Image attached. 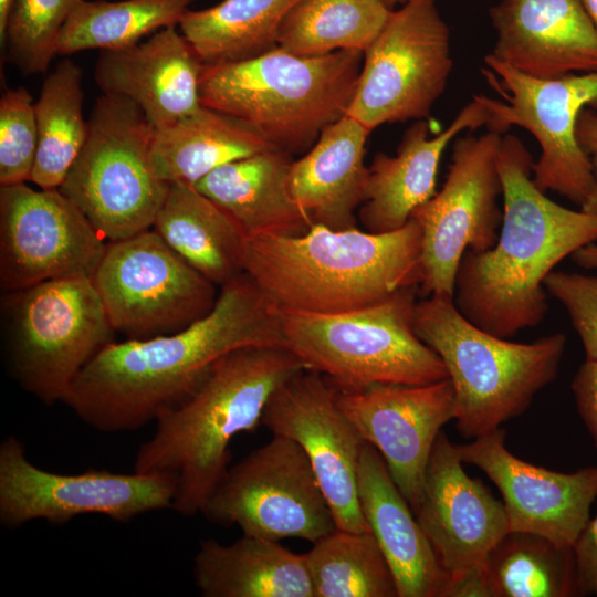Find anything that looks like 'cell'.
Returning a JSON list of instances; mask_svg holds the SVG:
<instances>
[{
	"label": "cell",
	"mask_w": 597,
	"mask_h": 597,
	"mask_svg": "<svg viewBox=\"0 0 597 597\" xmlns=\"http://www.w3.org/2000/svg\"><path fill=\"white\" fill-rule=\"evenodd\" d=\"M391 12L380 0H301L283 20L277 46L304 56L365 52Z\"/></svg>",
	"instance_id": "cell-33"
},
{
	"label": "cell",
	"mask_w": 597,
	"mask_h": 597,
	"mask_svg": "<svg viewBox=\"0 0 597 597\" xmlns=\"http://www.w3.org/2000/svg\"><path fill=\"white\" fill-rule=\"evenodd\" d=\"M196 0H80L64 23L56 53L122 50L167 27L179 24Z\"/></svg>",
	"instance_id": "cell-34"
},
{
	"label": "cell",
	"mask_w": 597,
	"mask_h": 597,
	"mask_svg": "<svg viewBox=\"0 0 597 597\" xmlns=\"http://www.w3.org/2000/svg\"><path fill=\"white\" fill-rule=\"evenodd\" d=\"M245 346L285 347L279 314L241 273L221 286L212 310L166 335L105 345L64 400L103 432L139 429L185 399L223 355Z\"/></svg>",
	"instance_id": "cell-1"
},
{
	"label": "cell",
	"mask_w": 597,
	"mask_h": 597,
	"mask_svg": "<svg viewBox=\"0 0 597 597\" xmlns=\"http://www.w3.org/2000/svg\"><path fill=\"white\" fill-rule=\"evenodd\" d=\"M580 210L587 214L597 217V179L580 205Z\"/></svg>",
	"instance_id": "cell-44"
},
{
	"label": "cell",
	"mask_w": 597,
	"mask_h": 597,
	"mask_svg": "<svg viewBox=\"0 0 597 597\" xmlns=\"http://www.w3.org/2000/svg\"><path fill=\"white\" fill-rule=\"evenodd\" d=\"M154 132L132 101L101 95L85 144L59 188L108 242L153 228L164 202L169 184L151 169Z\"/></svg>",
	"instance_id": "cell-9"
},
{
	"label": "cell",
	"mask_w": 597,
	"mask_h": 597,
	"mask_svg": "<svg viewBox=\"0 0 597 597\" xmlns=\"http://www.w3.org/2000/svg\"><path fill=\"white\" fill-rule=\"evenodd\" d=\"M488 96L474 95L451 124L429 137V124L416 121L404 134L395 156L375 155L368 167L359 220L365 231L391 232L402 228L413 210L436 193L439 164L448 144L467 130L486 126Z\"/></svg>",
	"instance_id": "cell-23"
},
{
	"label": "cell",
	"mask_w": 597,
	"mask_h": 597,
	"mask_svg": "<svg viewBox=\"0 0 597 597\" xmlns=\"http://www.w3.org/2000/svg\"><path fill=\"white\" fill-rule=\"evenodd\" d=\"M533 164L519 137L502 135L499 237L485 251L468 250L454 280L457 310L475 326L503 338L545 318L547 275L565 258L597 241V217L551 200L533 181Z\"/></svg>",
	"instance_id": "cell-2"
},
{
	"label": "cell",
	"mask_w": 597,
	"mask_h": 597,
	"mask_svg": "<svg viewBox=\"0 0 597 597\" xmlns=\"http://www.w3.org/2000/svg\"><path fill=\"white\" fill-rule=\"evenodd\" d=\"M576 137L585 154L588 156L594 175L597 179V112L585 107L578 116Z\"/></svg>",
	"instance_id": "cell-41"
},
{
	"label": "cell",
	"mask_w": 597,
	"mask_h": 597,
	"mask_svg": "<svg viewBox=\"0 0 597 597\" xmlns=\"http://www.w3.org/2000/svg\"><path fill=\"white\" fill-rule=\"evenodd\" d=\"M573 552L578 595L597 596V515L589 520Z\"/></svg>",
	"instance_id": "cell-39"
},
{
	"label": "cell",
	"mask_w": 597,
	"mask_h": 597,
	"mask_svg": "<svg viewBox=\"0 0 597 597\" xmlns=\"http://www.w3.org/2000/svg\"><path fill=\"white\" fill-rule=\"evenodd\" d=\"M35 103L23 86L0 98V186L30 181L38 149Z\"/></svg>",
	"instance_id": "cell-37"
},
{
	"label": "cell",
	"mask_w": 597,
	"mask_h": 597,
	"mask_svg": "<svg viewBox=\"0 0 597 597\" xmlns=\"http://www.w3.org/2000/svg\"><path fill=\"white\" fill-rule=\"evenodd\" d=\"M301 0H223L188 10L179 30L206 64L248 60L277 46L280 27Z\"/></svg>",
	"instance_id": "cell-30"
},
{
	"label": "cell",
	"mask_w": 597,
	"mask_h": 597,
	"mask_svg": "<svg viewBox=\"0 0 597 597\" xmlns=\"http://www.w3.org/2000/svg\"><path fill=\"white\" fill-rule=\"evenodd\" d=\"M457 444L441 430L413 512L449 578L444 597H455L479 578L493 547L510 532L502 502L462 468Z\"/></svg>",
	"instance_id": "cell-18"
},
{
	"label": "cell",
	"mask_w": 597,
	"mask_h": 597,
	"mask_svg": "<svg viewBox=\"0 0 597 597\" xmlns=\"http://www.w3.org/2000/svg\"><path fill=\"white\" fill-rule=\"evenodd\" d=\"M505 436L498 428L457 444L462 463L475 465L496 485L510 531L537 534L574 548L597 498V467L563 473L534 465L506 449Z\"/></svg>",
	"instance_id": "cell-20"
},
{
	"label": "cell",
	"mask_w": 597,
	"mask_h": 597,
	"mask_svg": "<svg viewBox=\"0 0 597 597\" xmlns=\"http://www.w3.org/2000/svg\"><path fill=\"white\" fill-rule=\"evenodd\" d=\"M78 1L14 0L4 41L11 62L25 74L44 73L57 54V38Z\"/></svg>",
	"instance_id": "cell-36"
},
{
	"label": "cell",
	"mask_w": 597,
	"mask_h": 597,
	"mask_svg": "<svg viewBox=\"0 0 597 597\" xmlns=\"http://www.w3.org/2000/svg\"><path fill=\"white\" fill-rule=\"evenodd\" d=\"M201 513L212 523L237 525L243 535L275 542L315 543L337 528L306 454L281 436L229 467Z\"/></svg>",
	"instance_id": "cell-12"
},
{
	"label": "cell",
	"mask_w": 597,
	"mask_h": 597,
	"mask_svg": "<svg viewBox=\"0 0 597 597\" xmlns=\"http://www.w3.org/2000/svg\"><path fill=\"white\" fill-rule=\"evenodd\" d=\"M14 0H0V43L4 45L8 22Z\"/></svg>",
	"instance_id": "cell-43"
},
{
	"label": "cell",
	"mask_w": 597,
	"mask_h": 597,
	"mask_svg": "<svg viewBox=\"0 0 597 597\" xmlns=\"http://www.w3.org/2000/svg\"><path fill=\"white\" fill-rule=\"evenodd\" d=\"M570 258L578 266L583 269H597V244H587L578 249L570 255Z\"/></svg>",
	"instance_id": "cell-42"
},
{
	"label": "cell",
	"mask_w": 597,
	"mask_h": 597,
	"mask_svg": "<svg viewBox=\"0 0 597 597\" xmlns=\"http://www.w3.org/2000/svg\"><path fill=\"white\" fill-rule=\"evenodd\" d=\"M107 247L85 214L59 189L0 186V287L92 277Z\"/></svg>",
	"instance_id": "cell-16"
},
{
	"label": "cell",
	"mask_w": 597,
	"mask_h": 597,
	"mask_svg": "<svg viewBox=\"0 0 597 597\" xmlns=\"http://www.w3.org/2000/svg\"><path fill=\"white\" fill-rule=\"evenodd\" d=\"M153 229L214 285L222 286L243 273L247 233L228 212L193 185L169 184Z\"/></svg>",
	"instance_id": "cell-28"
},
{
	"label": "cell",
	"mask_w": 597,
	"mask_h": 597,
	"mask_svg": "<svg viewBox=\"0 0 597 597\" xmlns=\"http://www.w3.org/2000/svg\"><path fill=\"white\" fill-rule=\"evenodd\" d=\"M502 135L488 130L457 138L441 190L410 217L421 230L419 290L425 297H453L463 254L485 251L498 240L503 218L498 166Z\"/></svg>",
	"instance_id": "cell-14"
},
{
	"label": "cell",
	"mask_w": 597,
	"mask_h": 597,
	"mask_svg": "<svg viewBox=\"0 0 597 597\" xmlns=\"http://www.w3.org/2000/svg\"><path fill=\"white\" fill-rule=\"evenodd\" d=\"M92 281L113 329L130 339L178 332L206 316L218 296L153 228L107 242Z\"/></svg>",
	"instance_id": "cell-13"
},
{
	"label": "cell",
	"mask_w": 597,
	"mask_h": 597,
	"mask_svg": "<svg viewBox=\"0 0 597 597\" xmlns=\"http://www.w3.org/2000/svg\"><path fill=\"white\" fill-rule=\"evenodd\" d=\"M452 67L450 30L436 0H408L365 50L346 115L370 132L386 123L425 119Z\"/></svg>",
	"instance_id": "cell-10"
},
{
	"label": "cell",
	"mask_w": 597,
	"mask_h": 597,
	"mask_svg": "<svg viewBox=\"0 0 597 597\" xmlns=\"http://www.w3.org/2000/svg\"><path fill=\"white\" fill-rule=\"evenodd\" d=\"M483 597L578 596L573 548L546 537L510 531L481 570Z\"/></svg>",
	"instance_id": "cell-31"
},
{
	"label": "cell",
	"mask_w": 597,
	"mask_h": 597,
	"mask_svg": "<svg viewBox=\"0 0 597 597\" xmlns=\"http://www.w3.org/2000/svg\"><path fill=\"white\" fill-rule=\"evenodd\" d=\"M336 400L363 439L380 453L415 512L436 439L443 425L454 417L450 379L427 385L375 384L357 390L337 389Z\"/></svg>",
	"instance_id": "cell-19"
},
{
	"label": "cell",
	"mask_w": 597,
	"mask_h": 597,
	"mask_svg": "<svg viewBox=\"0 0 597 597\" xmlns=\"http://www.w3.org/2000/svg\"><path fill=\"white\" fill-rule=\"evenodd\" d=\"M383 3H385L390 9L396 4H405L408 0H380Z\"/></svg>",
	"instance_id": "cell-46"
},
{
	"label": "cell",
	"mask_w": 597,
	"mask_h": 597,
	"mask_svg": "<svg viewBox=\"0 0 597 597\" xmlns=\"http://www.w3.org/2000/svg\"><path fill=\"white\" fill-rule=\"evenodd\" d=\"M421 230L413 218L395 231L333 230L248 235L243 272L276 312L334 314L366 307L420 284Z\"/></svg>",
	"instance_id": "cell-4"
},
{
	"label": "cell",
	"mask_w": 597,
	"mask_h": 597,
	"mask_svg": "<svg viewBox=\"0 0 597 597\" xmlns=\"http://www.w3.org/2000/svg\"><path fill=\"white\" fill-rule=\"evenodd\" d=\"M580 2L597 29V0H580Z\"/></svg>",
	"instance_id": "cell-45"
},
{
	"label": "cell",
	"mask_w": 597,
	"mask_h": 597,
	"mask_svg": "<svg viewBox=\"0 0 597 597\" xmlns=\"http://www.w3.org/2000/svg\"><path fill=\"white\" fill-rule=\"evenodd\" d=\"M285 347L245 346L220 357L198 386L163 411L137 450L134 471L171 478V509L201 513L229 469L231 440L261 425L264 407L284 381L304 370Z\"/></svg>",
	"instance_id": "cell-3"
},
{
	"label": "cell",
	"mask_w": 597,
	"mask_h": 597,
	"mask_svg": "<svg viewBox=\"0 0 597 597\" xmlns=\"http://www.w3.org/2000/svg\"><path fill=\"white\" fill-rule=\"evenodd\" d=\"M4 349L14 380L45 405L64 402L114 329L92 277L45 281L4 293Z\"/></svg>",
	"instance_id": "cell-8"
},
{
	"label": "cell",
	"mask_w": 597,
	"mask_h": 597,
	"mask_svg": "<svg viewBox=\"0 0 597 597\" xmlns=\"http://www.w3.org/2000/svg\"><path fill=\"white\" fill-rule=\"evenodd\" d=\"M274 148L244 122L201 105L195 113L155 129L150 165L164 182L195 185L226 164Z\"/></svg>",
	"instance_id": "cell-29"
},
{
	"label": "cell",
	"mask_w": 597,
	"mask_h": 597,
	"mask_svg": "<svg viewBox=\"0 0 597 597\" xmlns=\"http://www.w3.org/2000/svg\"><path fill=\"white\" fill-rule=\"evenodd\" d=\"M490 53L537 78L597 72V29L580 0H501L490 9Z\"/></svg>",
	"instance_id": "cell-21"
},
{
	"label": "cell",
	"mask_w": 597,
	"mask_h": 597,
	"mask_svg": "<svg viewBox=\"0 0 597 597\" xmlns=\"http://www.w3.org/2000/svg\"><path fill=\"white\" fill-rule=\"evenodd\" d=\"M304 556L314 597H398L392 573L370 532L336 528Z\"/></svg>",
	"instance_id": "cell-35"
},
{
	"label": "cell",
	"mask_w": 597,
	"mask_h": 597,
	"mask_svg": "<svg viewBox=\"0 0 597 597\" xmlns=\"http://www.w3.org/2000/svg\"><path fill=\"white\" fill-rule=\"evenodd\" d=\"M292 155L274 148L226 164L193 186L226 212L247 235L297 237L313 226L290 190Z\"/></svg>",
	"instance_id": "cell-26"
},
{
	"label": "cell",
	"mask_w": 597,
	"mask_h": 597,
	"mask_svg": "<svg viewBox=\"0 0 597 597\" xmlns=\"http://www.w3.org/2000/svg\"><path fill=\"white\" fill-rule=\"evenodd\" d=\"M193 578L205 597H314L304 554L247 535L229 545L202 541Z\"/></svg>",
	"instance_id": "cell-27"
},
{
	"label": "cell",
	"mask_w": 597,
	"mask_h": 597,
	"mask_svg": "<svg viewBox=\"0 0 597 597\" xmlns=\"http://www.w3.org/2000/svg\"><path fill=\"white\" fill-rule=\"evenodd\" d=\"M370 130L345 115L326 127L290 170L291 193L312 224L333 230L356 227L365 201L368 167L365 145Z\"/></svg>",
	"instance_id": "cell-25"
},
{
	"label": "cell",
	"mask_w": 597,
	"mask_h": 597,
	"mask_svg": "<svg viewBox=\"0 0 597 597\" xmlns=\"http://www.w3.org/2000/svg\"><path fill=\"white\" fill-rule=\"evenodd\" d=\"M83 98L82 70L72 60L60 61L34 104L38 149L30 181L41 189L60 188L85 144Z\"/></svg>",
	"instance_id": "cell-32"
},
{
	"label": "cell",
	"mask_w": 597,
	"mask_h": 597,
	"mask_svg": "<svg viewBox=\"0 0 597 597\" xmlns=\"http://www.w3.org/2000/svg\"><path fill=\"white\" fill-rule=\"evenodd\" d=\"M418 286L366 307L334 313L277 312L285 348L339 390L375 384L427 385L448 378L441 358L412 325Z\"/></svg>",
	"instance_id": "cell-7"
},
{
	"label": "cell",
	"mask_w": 597,
	"mask_h": 597,
	"mask_svg": "<svg viewBox=\"0 0 597 597\" xmlns=\"http://www.w3.org/2000/svg\"><path fill=\"white\" fill-rule=\"evenodd\" d=\"M484 63L483 75L503 97L488 98V130L503 134L511 126H519L531 133L541 147V156L533 164L536 187L580 207L596 177L577 140L576 125L585 107L597 111V72L537 78L491 54Z\"/></svg>",
	"instance_id": "cell-11"
},
{
	"label": "cell",
	"mask_w": 597,
	"mask_h": 597,
	"mask_svg": "<svg viewBox=\"0 0 597 597\" xmlns=\"http://www.w3.org/2000/svg\"><path fill=\"white\" fill-rule=\"evenodd\" d=\"M202 69L190 43L171 25L134 46L101 51L94 78L103 94L136 104L157 129L201 107Z\"/></svg>",
	"instance_id": "cell-22"
},
{
	"label": "cell",
	"mask_w": 597,
	"mask_h": 597,
	"mask_svg": "<svg viewBox=\"0 0 597 597\" xmlns=\"http://www.w3.org/2000/svg\"><path fill=\"white\" fill-rule=\"evenodd\" d=\"M412 325L446 366L454 389L453 420L465 439L522 415L557 377L566 347L562 333L531 343L490 334L469 322L447 295L417 301Z\"/></svg>",
	"instance_id": "cell-6"
},
{
	"label": "cell",
	"mask_w": 597,
	"mask_h": 597,
	"mask_svg": "<svg viewBox=\"0 0 597 597\" xmlns=\"http://www.w3.org/2000/svg\"><path fill=\"white\" fill-rule=\"evenodd\" d=\"M364 52L296 55L276 46L248 60L203 64L201 105L231 115L289 154L308 150L347 114Z\"/></svg>",
	"instance_id": "cell-5"
},
{
	"label": "cell",
	"mask_w": 597,
	"mask_h": 597,
	"mask_svg": "<svg viewBox=\"0 0 597 597\" xmlns=\"http://www.w3.org/2000/svg\"><path fill=\"white\" fill-rule=\"evenodd\" d=\"M580 418L597 447V363L585 360L570 385Z\"/></svg>",
	"instance_id": "cell-40"
},
{
	"label": "cell",
	"mask_w": 597,
	"mask_h": 597,
	"mask_svg": "<svg viewBox=\"0 0 597 597\" xmlns=\"http://www.w3.org/2000/svg\"><path fill=\"white\" fill-rule=\"evenodd\" d=\"M544 287L568 313L586 360L597 363V275L554 270Z\"/></svg>",
	"instance_id": "cell-38"
},
{
	"label": "cell",
	"mask_w": 597,
	"mask_h": 597,
	"mask_svg": "<svg viewBox=\"0 0 597 597\" xmlns=\"http://www.w3.org/2000/svg\"><path fill=\"white\" fill-rule=\"evenodd\" d=\"M174 495L175 483L165 474L95 469L54 473L34 465L18 438L8 436L0 444V522L8 527L34 520L65 524L85 514L128 522L171 509Z\"/></svg>",
	"instance_id": "cell-15"
},
{
	"label": "cell",
	"mask_w": 597,
	"mask_h": 597,
	"mask_svg": "<svg viewBox=\"0 0 597 597\" xmlns=\"http://www.w3.org/2000/svg\"><path fill=\"white\" fill-rule=\"evenodd\" d=\"M362 513L392 573L398 597H444L449 578L375 447L358 465Z\"/></svg>",
	"instance_id": "cell-24"
},
{
	"label": "cell",
	"mask_w": 597,
	"mask_h": 597,
	"mask_svg": "<svg viewBox=\"0 0 597 597\" xmlns=\"http://www.w3.org/2000/svg\"><path fill=\"white\" fill-rule=\"evenodd\" d=\"M337 388L304 369L269 398L261 425L296 442L306 454L337 528L370 532L362 513L357 473L366 441L339 409Z\"/></svg>",
	"instance_id": "cell-17"
}]
</instances>
